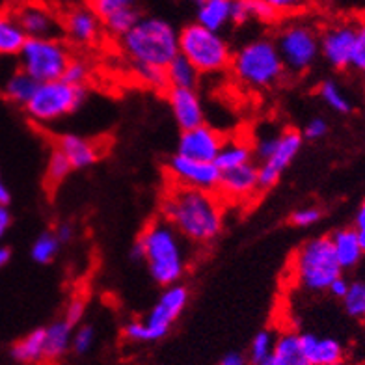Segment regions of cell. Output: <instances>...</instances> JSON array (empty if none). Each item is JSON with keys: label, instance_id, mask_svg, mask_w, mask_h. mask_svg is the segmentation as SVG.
<instances>
[{"label": "cell", "instance_id": "cell-34", "mask_svg": "<svg viewBox=\"0 0 365 365\" xmlns=\"http://www.w3.org/2000/svg\"><path fill=\"white\" fill-rule=\"evenodd\" d=\"M130 69L135 73L138 82L144 86L151 88L157 91H168V78H166V69L151 68V66H138V63H130Z\"/></svg>", "mask_w": 365, "mask_h": 365}, {"label": "cell", "instance_id": "cell-45", "mask_svg": "<svg viewBox=\"0 0 365 365\" xmlns=\"http://www.w3.org/2000/svg\"><path fill=\"white\" fill-rule=\"evenodd\" d=\"M328 135V121L324 118H312L304 127V136L309 140H321Z\"/></svg>", "mask_w": 365, "mask_h": 365}, {"label": "cell", "instance_id": "cell-46", "mask_svg": "<svg viewBox=\"0 0 365 365\" xmlns=\"http://www.w3.org/2000/svg\"><path fill=\"white\" fill-rule=\"evenodd\" d=\"M354 231L358 239H360V245L365 252V200L361 202L360 209L356 212V222H354Z\"/></svg>", "mask_w": 365, "mask_h": 365}, {"label": "cell", "instance_id": "cell-2", "mask_svg": "<svg viewBox=\"0 0 365 365\" xmlns=\"http://www.w3.org/2000/svg\"><path fill=\"white\" fill-rule=\"evenodd\" d=\"M130 259L144 261L149 276L160 287L181 284L190 264V242L182 239L168 222L159 218L148 224L136 240Z\"/></svg>", "mask_w": 365, "mask_h": 365}, {"label": "cell", "instance_id": "cell-7", "mask_svg": "<svg viewBox=\"0 0 365 365\" xmlns=\"http://www.w3.org/2000/svg\"><path fill=\"white\" fill-rule=\"evenodd\" d=\"M179 54L192 63L200 75H217L231 66V47L222 34L190 23L179 30Z\"/></svg>", "mask_w": 365, "mask_h": 365}, {"label": "cell", "instance_id": "cell-38", "mask_svg": "<svg viewBox=\"0 0 365 365\" xmlns=\"http://www.w3.org/2000/svg\"><path fill=\"white\" fill-rule=\"evenodd\" d=\"M90 77H91L90 63L81 60V58L73 56L68 69H66V73H63L62 81H66L68 84H73V86L86 88L88 82H90Z\"/></svg>", "mask_w": 365, "mask_h": 365}, {"label": "cell", "instance_id": "cell-11", "mask_svg": "<svg viewBox=\"0 0 365 365\" xmlns=\"http://www.w3.org/2000/svg\"><path fill=\"white\" fill-rule=\"evenodd\" d=\"M166 173H168L172 185L196 188L203 192H217L222 175L215 163H200V160L187 159L178 153L168 160Z\"/></svg>", "mask_w": 365, "mask_h": 365}, {"label": "cell", "instance_id": "cell-25", "mask_svg": "<svg viewBox=\"0 0 365 365\" xmlns=\"http://www.w3.org/2000/svg\"><path fill=\"white\" fill-rule=\"evenodd\" d=\"M26 39L14 11H0V56L17 58Z\"/></svg>", "mask_w": 365, "mask_h": 365}, {"label": "cell", "instance_id": "cell-17", "mask_svg": "<svg viewBox=\"0 0 365 365\" xmlns=\"http://www.w3.org/2000/svg\"><path fill=\"white\" fill-rule=\"evenodd\" d=\"M259 192V175L254 163L222 172L217 194L222 202H245Z\"/></svg>", "mask_w": 365, "mask_h": 365}, {"label": "cell", "instance_id": "cell-48", "mask_svg": "<svg viewBox=\"0 0 365 365\" xmlns=\"http://www.w3.org/2000/svg\"><path fill=\"white\" fill-rule=\"evenodd\" d=\"M349 282H346L343 276H339V278H336L334 282L330 284V287H328V293L331 294V297H336V298H341L346 294V291H349Z\"/></svg>", "mask_w": 365, "mask_h": 365}, {"label": "cell", "instance_id": "cell-12", "mask_svg": "<svg viewBox=\"0 0 365 365\" xmlns=\"http://www.w3.org/2000/svg\"><path fill=\"white\" fill-rule=\"evenodd\" d=\"M300 149H302V135L298 130L285 129L279 133L278 145L274 149V153L257 166L259 190H269L279 181L282 173L293 164Z\"/></svg>", "mask_w": 365, "mask_h": 365}, {"label": "cell", "instance_id": "cell-13", "mask_svg": "<svg viewBox=\"0 0 365 365\" xmlns=\"http://www.w3.org/2000/svg\"><path fill=\"white\" fill-rule=\"evenodd\" d=\"M319 41H321V56L327 60L328 66L339 71L351 68L356 41L354 23L341 21V23L328 24L319 36Z\"/></svg>", "mask_w": 365, "mask_h": 365}, {"label": "cell", "instance_id": "cell-29", "mask_svg": "<svg viewBox=\"0 0 365 365\" xmlns=\"http://www.w3.org/2000/svg\"><path fill=\"white\" fill-rule=\"evenodd\" d=\"M166 78H168L170 88H196L197 81H200V73L187 58L179 54L166 68Z\"/></svg>", "mask_w": 365, "mask_h": 365}, {"label": "cell", "instance_id": "cell-32", "mask_svg": "<svg viewBox=\"0 0 365 365\" xmlns=\"http://www.w3.org/2000/svg\"><path fill=\"white\" fill-rule=\"evenodd\" d=\"M140 17H142V14H140L138 8H130V10L120 11V14L112 15L106 21H103V29H105V32L120 39L138 23Z\"/></svg>", "mask_w": 365, "mask_h": 365}, {"label": "cell", "instance_id": "cell-30", "mask_svg": "<svg viewBox=\"0 0 365 365\" xmlns=\"http://www.w3.org/2000/svg\"><path fill=\"white\" fill-rule=\"evenodd\" d=\"M319 97L330 110L337 114H349L352 110L351 99L336 81H322L319 84Z\"/></svg>", "mask_w": 365, "mask_h": 365}, {"label": "cell", "instance_id": "cell-21", "mask_svg": "<svg viewBox=\"0 0 365 365\" xmlns=\"http://www.w3.org/2000/svg\"><path fill=\"white\" fill-rule=\"evenodd\" d=\"M38 82L34 78L26 75L19 66H15L11 71H8L4 77L0 78V93L6 101H10L11 105L26 106L29 101L34 96Z\"/></svg>", "mask_w": 365, "mask_h": 365}, {"label": "cell", "instance_id": "cell-22", "mask_svg": "<svg viewBox=\"0 0 365 365\" xmlns=\"http://www.w3.org/2000/svg\"><path fill=\"white\" fill-rule=\"evenodd\" d=\"M75 327L66 319H58L45 327V365L58 364L71 351V339Z\"/></svg>", "mask_w": 365, "mask_h": 365}, {"label": "cell", "instance_id": "cell-31", "mask_svg": "<svg viewBox=\"0 0 365 365\" xmlns=\"http://www.w3.org/2000/svg\"><path fill=\"white\" fill-rule=\"evenodd\" d=\"M60 246H62V242L54 235V231H45L34 240V245L30 248V255L38 264H48L53 263L54 257L58 255Z\"/></svg>", "mask_w": 365, "mask_h": 365}, {"label": "cell", "instance_id": "cell-50", "mask_svg": "<svg viewBox=\"0 0 365 365\" xmlns=\"http://www.w3.org/2000/svg\"><path fill=\"white\" fill-rule=\"evenodd\" d=\"M218 365H252V364L248 361L246 356L239 354V352H230V354H226L220 361H218Z\"/></svg>", "mask_w": 365, "mask_h": 365}, {"label": "cell", "instance_id": "cell-8", "mask_svg": "<svg viewBox=\"0 0 365 365\" xmlns=\"http://www.w3.org/2000/svg\"><path fill=\"white\" fill-rule=\"evenodd\" d=\"M88 97L86 88L73 86L66 81H51L38 84L34 96L24 106V112L38 125H51L75 114Z\"/></svg>", "mask_w": 365, "mask_h": 365}, {"label": "cell", "instance_id": "cell-26", "mask_svg": "<svg viewBox=\"0 0 365 365\" xmlns=\"http://www.w3.org/2000/svg\"><path fill=\"white\" fill-rule=\"evenodd\" d=\"M196 23L220 34L231 24V0H207L197 6Z\"/></svg>", "mask_w": 365, "mask_h": 365}, {"label": "cell", "instance_id": "cell-4", "mask_svg": "<svg viewBox=\"0 0 365 365\" xmlns=\"http://www.w3.org/2000/svg\"><path fill=\"white\" fill-rule=\"evenodd\" d=\"M230 69L240 86L252 91L278 86L287 73L278 47L269 38H255L240 45L233 53Z\"/></svg>", "mask_w": 365, "mask_h": 365}, {"label": "cell", "instance_id": "cell-1", "mask_svg": "<svg viewBox=\"0 0 365 365\" xmlns=\"http://www.w3.org/2000/svg\"><path fill=\"white\" fill-rule=\"evenodd\" d=\"M160 215L190 245H209L224 230L226 207L217 192L168 185Z\"/></svg>", "mask_w": 365, "mask_h": 365}, {"label": "cell", "instance_id": "cell-47", "mask_svg": "<svg viewBox=\"0 0 365 365\" xmlns=\"http://www.w3.org/2000/svg\"><path fill=\"white\" fill-rule=\"evenodd\" d=\"M11 224H14V217H11L8 205H0V240L8 235Z\"/></svg>", "mask_w": 365, "mask_h": 365}, {"label": "cell", "instance_id": "cell-15", "mask_svg": "<svg viewBox=\"0 0 365 365\" xmlns=\"http://www.w3.org/2000/svg\"><path fill=\"white\" fill-rule=\"evenodd\" d=\"M224 140L226 136L220 130L203 123L196 129L182 130L178 142V155L200 163H215Z\"/></svg>", "mask_w": 365, "mask_h": 365}, {"label": "cell", "instance_id": "cell-16", "mask_svg": "<svg viewBox=\"0 0 365 365\" xmlns=\"http://www.w3.org/2000/svg\"><path fill=\"white\" fill-rule=\"evenodd\" d=\"M14 14L29 39L60 38L62 36V19L47 4L24 2L17 10H14Z\"/></svg>", "mask_w": 365, "mask_h": 365}, {"label": "cell", "instance_id": "cell-54", "mask_svg": "<svg viewBox=\"0 0 365 365\" xmlns=\"http://www.w3.org/2000/svg\"><path fill=\"white\" fill-rule=\"evenodd\" d=\"M188 2H194L196 6H200V4H203V2H207V0H188Z\"/></svg>", "mask_w": 365, "mask_h": 365}, {"label": "cell", "instance_id": "cell-44", "mask_svg": "<svg viewBox=\"0 0 365 365\" xmlns=\"http://www.w3.org/2000/svg\"><path fill=\"white\" fill-rule=\"evenodd\" d=\"M84 315H86V302H84L81 297H77L73 298L71 302L68 304L66 313H63V319H66L69 324H73V327H78L82 319H84Z\"/></svg>", "mask_w": 365, "mask_h": 365}, {"label": "cell", "instance_id": "cell-18", "mask_svg": "<svg viewBox=\"0 0 365 365\" xmlns=\"http://www.w3.org/2000/svg\"><path fill=\"white\" fill-rule=\"evenodd\" d=\"M168 105L181 133L205 123V108L196 88H170Z\"/></svg>", "mask_w": 365, "mask_h": 365}, {"label": "cell", "instance_id": "cell-14", "mask_svg": "<svg viewBox=\"0 0 365 365\" xmlns=\"http://www.w3.org/2000/svg\"><path fill=\"white\" fill-rule=\"evenodd\" d=\"M103 21L97 14L86 6H71L68 14L62 17V36L66 41L77 47H91L101 39Z\"/></svg>", "mask_w": 365, "mask_h": 365}, {"label": "cell", "instance_id": "cell-40", "mask_svg": "<svg viewBox=\"0 0 365 365\" xmlns=\"http://www.w3.org/2000/svg\"><path fill=\"white\" fill-rule=\"evenodd\" d=\"M282 133V130H279ZM279 133H272V130H267V133H259V135L255 136L252 140V145H254V157L264 163V160L269 159L270 155L274 153V149L278 145V138Z\"/></svg>", "mask_w": 365, "mask_h": 365}, {"label": "cell", "instance_id": "cell-49", "mask_svg": "<svg viewBox=\"0 0 365 365\" xmlns=\"http://www.w3.org/2000/svg\"><path fill=\"white\" fill-rule=\"evenodd\" d=\"M54 235L58 237V240H60L62 245H68V242H71L73 240V237H75V230H73L71 224L63 222V224H60V226L54 230Z\"/></svg>", "mask_w": 365, "mask_h": 365}, {"label": "cell", "instance_id": "cell-52", "mask_svg": "<svg viewBox=\"0 0 365 365\" xmlns=\"http://www.w3.org/2000/svg\"><path fill=\"white\" fill-rule=\"evenodd\" d=\"M11 259V250L8 246L0 245V269H4L6 264L10 263Z\"/></svg>", "mask_w": 365, "mask_h": 365}, {"label": "cell", "instance_id": "cell-23", "mask_svg": "<svg viewBox=\"0 0 365 365\" xmlns=\"http://www.w3.org/2000/svg\"><path fill=\"white\" fill-rule=\"evenodd\" d=\"M254 163V145L252 140L246 136H226L224 144L220 148L215 164L220 172L239 168L245 164Z\"/></svg>", "mask_w": 365, "mask_h": 365}, {"label": "cell", "instance_id": "cell-28", "mask_svg": "<svg viewBox=\"0 0 365 365\" xmlns=\"http://www.w3.org/2000/svg\"><path fill=\"white\" fill-rule=\"evenodd\" d=\"M274 354L278 356L279 360L284 361L285 365H312L302 351L300 334L293 330L282 331V334L276 337Z\"/></svg>", "mask_w": 365, "mask_h": 365}, {"label": "cell", "instance_id": "cell-55", "mask_svg": "<svg viewBox=\"0 0 365 365\" xmlns=\"http://www.w3.org/2000/svg\"><path fill=\"white\" fill-rule=\"evenodd\" d=\"M56 2H62V4H71L75 0H56Z\"/></svg>", "mask_w": 365, "mask_h": 365}, {"label": "cell", "instance_id": "cell-20", "mask_svg": "<svg viewBox=\"0 0 365 365\" xmlns=\"http://www.w3.org/2000/svg\"><path fill=\"white\" fill-rule=\"evenodd\" d=\"M302 351L312 365H341L345 349L334 337H319L315 334H300Z\"/></svg>", "mask_w": 365, "mask_h": 365}, {"label": "cell", "instance_id": "cell-5", "mask_svg": "<svg viewBox=\"0 0 365 365\" xmlns=\"http://www.w3.org/2000/svg\"><path fill=\"white\" fill-rule=\"evenodd\" d=\"M190 291L187 285L175 284L164 287L159 298L142 321H130L123 327V336L135 343H155L166 337L172 327L187 309Z\"/></svg>", "mask_w": 365, "mask_h": 365}, {"label": "cell", "instance_id": "cell-3", "mask_svg": "<svg viewBox=\"0 0 365 365\" xmlns=\"http://www.w3.org/2000/svg\"><path fill=\"white\" fill-rule=\"evenodd\" d=\"M120 48L129 63L166 69L179 56V30L163 17L142 15L120 38Z\"/></svg>", "mask_w": 365, "mask_h": 365}, {"label": "cell", "instance_id": "cell-43", "mask_svg": "<svg viewBox=\"0 0 365 365\" xmlns=\"http://www.w3.org/2000/svg\"><path fill=\"white\" fill-rule=\"evenodd\" d=\"M261 2L270 6V8L279 15V17L304 11L309 4H312V0H261Z\"/></svg>", "mask_w": 365, "mask_h": 365}, {"label": "cell", "instance_id": "cell-51", "mask_svg": "<svg viewBox=\"0 0 365 365\" xmlns=\"http://www.w3.org/2000/svg\"><path fill=\"white\" fill-rule=\"evenodd\" d=\"M8 203H10V190L6 187L2 175H0V205H8Z\"/></svg>", "mask_w": 365, "mask_h": 365}, {"label": "cell", "instance_id": "cell-39", "mask_svg": "<svg viewBox=\"0 0 365 365\" xmlns=\"http://www.w3.org/2000/svg\"><path fill=\"white\" fill-rule=\"evenodd\" d=\"M96 343V328L90 324H78L73 330L71 351L75 354H86L91 351V346Z\"/></svg>", "mask_w": 365, "mask_h": 365}, {"label": "cell", "instance_id": "cell-10", "mask_svg": "<svg viewBox=\"0 0 365 365\" xmlns=\"http://www.w3.org/2000/svg\"><path fill=\"white\" fill-rule=\"evenodd\" d=\"M319 36L321 32L306 21H289L278 30L274 43L278 47L285 71L302 75L315 66L321 56Z\"/></svg>", "mask_w": 365, "mask_h": 365}, {"label": "cell", "instance_id": "cell-42", "mask_svg": "<svg viewBox=\"0 0 365 365\" xmlns=\"http://www.w3.org/2000/svg\"><path fill=\"white\" fill-rule=\"evenodd\" d=\"M321 218H322L321 207L306 205L297 209V211H293V215H291V224L297 227H312L315 226Z\"/></svg>", "mask_w": 365, "mask_h": 365}, {"label": "cell", "instance_id": "cell-35", "mask_svg": "<svg viewBox=\"0 0 365 365\" xmlns=\"http://www.w3.org/2000/svg\"><path fill=\"white\" fill-rule=\"evenodd\" d=\"M73 172V166L69 160L60 153L56 148L53 149V153L48 155L47 160V172H45V179L51 187H58L60 182H63L69 178V173Z\"/></svg>", "mask_w": 365, "mask_h": 365}, {"label": "cell", "instance_id": "cell-9", "mask_svg": "<svg viewBox=\"0 0 365 365\" xmlns=\"http://www.w3.org/2000/svg\"><path fill=\"white\" fill-rule=\"evenodd\" d=\"M71 60V47L66 39H26L17 56V66L38 84H43V82L60 81Z\"/></svg>", "mask_w": 365, "mask_h": 365}, {"label": "cell", "instance_id": "cell-6", "mask_svg": "<svg viewBox=\"0 0 365 365\" xmlns=\"http://www.w3.org/2000/svg\"><path fill=\"white\" fill-rule=\"evenodd\" d=\"M291 269L297 284L312 293L328 291L331 282L343 272L331 250L330 237L306 240L294 254Z\"/></svg>", "mask_w": 365, "mask_h": 365}, {"label": "cell", "instance_id": "cell-27", "mask_svg": "<svg viewBox=\"0 0 365 365\" xmlns=\"http://www.w3.org/2000/svg\"><path fill=\"white\" fill-rule=\"evenodd\" d=\"M11 356L23 365H45V328H36L19 339Z\"/></svg>", "mask_w": 365, "mask_h": 365}, {"label": "cell", "instance_id": "cell-37", "mask_svg": "<svg viewBox=\"0 0 365 365\" xmlns=\"http://www.w3.org/2000/svg\"><path fill=\"white\" fill-rule=\"evenodd\" d=\"M88 8L96 11L99 19L106 21L120 11L136 8V0H88Z\"/></svg>", "mask_w": 365, "mask_h": 365}, {"label": "cell", "instance_id": "cell-24", "mask_svg": "<svg viewBox=\"0 0 365 365\" xmlns=\"http://www.w3.org/2000/svg\"><path fill=\"white\" fill-rule=\"evenodd\" d=\"M330 242L331 250H334V255H336L341 270L356 267V264L360 263L361 255L365 254L360 245V239L356 235L354 227H343V230L334 231L330 235Z\"/></svg>", "mask_w": 365, "mask_h": 365}, {"label": "cell", "instance_id": "cell-19", "mask_svg": "<svg viewBox=\"0 0 365 365\" xmlns=\"http://www.w3.org/2000/svg\"><path fill=\"white\" fill-rule=\"evenodd\" d=\"M56 149L69 160L73 170H86L99 163V159L105 153L101 142L86 138V136L75 135V133H66L58 138Z\"/></svg>", "mask_w": 365, "mask_h": 365}, {"label": "cell", "instance_id": "cell-41", "mask_svg": "<svg viewBox=\"0 0 365 365\" xmlns=\"http://www.w3.org/2000/svg\"><path fill=\"white\" fill-rule=\"evenodd\" d=\"M351 68L365 75V19L356 24V41L352 51Z\"/></svg>", "mask_w": 365, "mask_h": 365}, {"label": "cell", "instance_id": "cell-33", "mask_svg": "<svg viewBox=\"0 0 365 365\" xmlns=\"http://www.w3.org/2000/svg\"><path fill=\"white\" fill-rule=\"evenodd\" d=\"M274 345H276V336L270 330H261L254 336L248 349V361L252 365H259L261 361L267 360L269 356L274 354Z\"/></svg>", "mask_w": 365, "mask_h": 365}, {"label": "cell", "instance_id": "cell-36", "mask_svg": "<svg viewBox=\"0 0 365 365\" xmlns=\"http://www.w3.org/2000/svg\"><path fill=\"white\" fill-rule=\"evenodd\" d=\"M343 308L352 319L364 321L365 319V284L354 282L349 285V291L343 297Z\"/></svg>", "mask_w": 365, "mask_h": 365}, {"label": "cell", "instance_id": "cell-53", "mask_svg": "<svg viewBox=\"0 0 365 365\" xmlns=\"http://www.w3.org/2000/svg\"><path fill=\"white\" fill-rule=\"evenodd\" d=\"M259 365H285V364H284V361H282V360H279L278 356L272 354V356H269V358H267V360L261 361Z\"/></svg>", "mask_w": 365, "mask_h": 365}]
</instances>
